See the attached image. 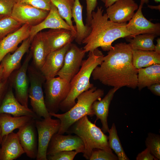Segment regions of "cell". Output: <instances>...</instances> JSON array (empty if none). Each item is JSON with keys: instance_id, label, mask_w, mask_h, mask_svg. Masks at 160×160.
<instances>
[{"instance_id": "6da1fadb", "label": "cell", "mask_w": 160, "mask_h": 160, "mask_svg": "<svg viewBox=\"0 0 160 160\" xmlns=\"http://www.w3.org/2000/svg\"><path fill=\"white\" fill-rule=\"evenodd\" d=\"M138 69L132 63V49L129 44H115L103 57L92 75L95 80L113 87H137Z\"/></svg>"}, {"instance_id": "7a4b0ae2", "label": "cell", "mask_w": 160, "mask_h": 160, "mask_svg": "<svg viewBox=\"0 0 160 160\" xmlns=\"http://www.w3.org/2000/svg\"><path fill=\"white\" fill-rule=\"evenodd\" d=\"M102 7H98L92 14L90 26L91 31L82 41L86 52L100 47L105 51H109L113 47L112 43L123 38L129 39L130 35L127 28V23H119L108 20L106 14H103Z\"/></svg>"}, {"instance_id": "3957f363", "label": "cell", "mask_w": 160, "mask_h": 160, "mask_svg": "<svg viewBox=\"0 0 160 160\" xmlns=\"http://www.w3.org/2000/svg\"><path fill=\"white\" fill-rule=\"evenodd\" d=\"M104 55L97 48L89 52L88 58L83 60L79 70L70 82L71 88L67 97L60 104L59 110L66 112L76 104L77 97L94 86L90 79L94 69L100 64Z\"/></svg>"}, {"instance_id": "277c9868", "label": "cell", "mask_w": 160, "mask_h": 160, "mask_svg": "<svg viewBox=\"0 0 160 160\" xmlns=\"http://www.w3.org/2000/svg\"><path fill=\"white\" fill-rule=\"evenodd\" d=\"M66 133L74 134L80 138L84 145L83 156L87 160H89L94 149H101L112 152L108 146V136L89 120L87 115L74 123Z\"/></svg>"}, {"instance_id": "5b68a950", "label": "cell", "mask_w": 160, "mask_h": 160, "mask_svg": "<svg viewBox=\"0 0 160 160\" xmlns=\"http://www.w3.org/2000/svg\"><path fill=\"white\" fill-rule=\"evenodd\" d=\"M104 93L103 90L93 86L79 95L76 104L67 111L63 114L49 113L51 116L60 121L57 133L64 134L72 124L86 115L93 116L92 105L95 101L101 99Z\"/></svg>"}, {"instance_id": "8992f818", "label": "cell", "mask_w": 160, "mask_h": 160, "mask_svg": "<svg viewBox=\"0 0 160 160\" xmlns=\"http://www.w3.org/2000/svg\"><path fill=\"white\" fill-rule=\"evenodd\" d=\"M28 72L30 82L28 97L32 111L40 119L52 116L46 107L42 89V85L46 80L45 77L33 65H29Z\"/></svg>"}, {"instance_id": "52a82bcc", "label": "cell", "mask_w": 160, "mask_h": 160, "mask_svg": "<svg viewBox=\"0 0 160 160\" xmlns=\"http://www.w3.org/2000/svg\"><path fill=\"white\" fill-rule=\"evenodd\" d=\"M44 101L50 113H57L60 104L67 97L71 88L70 82L59 77L46 80L44 84Z\"/></svg>"}, {"instance_id": "ba28073f", "label": "cell", "mask_w": 160, "mask_h": 160, "mask_svg": "<svg viewBox=\"0 0 160 160\" xmlns=\"http://www.w3.org/2000/svg\"><path fill=\"white\" fill-rule=\"evenodd\" d=\"M38 134V147L36 159L47 160V152L49 144L54 134L57 133L60 124L59 119L52 116L43 119H35Z\"/></svg>"}, {"instance_id": "9c48e42d", "label": "cell", "mask_w": 160, "mask_h": 160, "mask_svg": "<svg viewBox=\"0 0 160 160\" xmlns=\"http://www.w3.org/2000/svg\"><path fill=\"white\" fill-rule=\"evenodd\" d=\"M31 57L30 52L23 64L13 71L8 78L9 84L14 90L15 97L22 105L27 107H28L29 89L27 73Z\"/></svg>"}, {"instance_id": "30bf717a", "label": "cell", "mask_w": 160, "mask_h": 160, "mask_svg": "<svg viewBox=\"0 0 160 160\" xmlns=\"http://www.w3.org/2000/svg\"><path fill=\"white\" fill-rule=\"evenodd\" d=\"M49 11L25 3L16 2L10 16L23 25L27 24L32 26L43 21L48 15Z\"/></svg>"}, {"instance_id": "8fae6325", "label": "cell", "mask_w": 160, "mask_h": 160, "mask_svg": "<svg viewBox=\"0 0 160 160\" xmlns=\"http://www.w3.org/2000/svg\"><path fill=\"white\" fill-rule=\"evenodd\" d=\"M86 52L84 49L71 43L65 53L63 66L57 76L70 82L79 70Z\"/></svg>"}, {"instance_id": "7c38bea8", "label": "cell", "mask_w": 160, "mask_h": 160, "mask_svg": "<svg viewBox=\"0 0 160 160\" xmlns=\"http://www.w3.org/2000/svg\"><path fill=\"white\" fill-rule=\"evenodd\" d=\"M84 149L83 143L78 136L64 135L57 133L53 136L49 144L47 155H52L63 151H75L78 153H83Z\"/></svg>"}, {"instance_id": "4fadbf2b", "label": "cell", "mask_w": 160, "mask_h": 160, "mask_svg": "<svg viewBox=\"0 0 160 160\" xmlns=\"http://www.w3.org/2000/svg\"><path fill=\"white\" fill-rule=\"evenodd\" d=\"M144 3L143 1H140V4L137 12L127 23V30L130 35L129 39L143 34L160 35V23H154L151 22L146 19L143 14L142 9Z\"/></svg>"}, {"instance_id": "5bb4252c", "label": "cell", "mask_w": 160, "mask_h": 160, "mask_svg": "<svg viewBox=\"0 0 160 160\" xmlns=\"http://www.w3.org/2000/svg\"><path fill=\"white\" fill-rule=\"evenodd\" d=\"M35 119H33L19 129L16 133L25 153L31 159L36 158L38 152V142Z\"/></svg>"}, {"instance_id": "9a60e30c", "label": "cell", "mask_w": 160, "mask_h": 160, "mask_svg": "<svg viewBox=\"0 0 160 160\" xmlns=\"http://www.w3.org/2000/svg\"><path fill=\"white\" fill-rule=\"evenodd\" d=\"M138 7L134 0H119L107 8L106 14L112 22L126 23L131 19Z\"/></svg>"}, {"instance_id": "2e32d148", "label": "cell", "mask_w": 160, "mask_h": 160, "mask_svg": "<svg viewBox=\"0 0 160 160\" xmlns=\"http://www.w3.org/2000/svg\"><path fill=\"white\" fill-rule=\"evenodd\" d=\"M49 28H63L72 31L76 35L72 29L59 14L57 9L52 3L50 9L46 17L38 24L31 27L29 38L31 41L34 36L41 30Z\"/></svg>"}, {"instance_id": "e0dca14e", "label": "cell", "mask_w": 160, "mask_h": 160, "mask_svg": "<svg viewBox=\"0 0 160 160\" xmlns=\"http://www.w3.org/2000/svg\"><path fill=\"white\" fill-rule=\"evenodd\" d=\"M31 27L27 24L23 25L0 40V64L7 54L14 52L21 42L29 37Z\"/></svg>"}, {"instance_id": "ac0fdd59", "label": "cell", "mask_w": 160, "mask_h": 160, "mask_svg": "<svg viewBox=\"0 0 160 160\" xmlns=\"http://www.w3.org/2000/svg\"><path fill=\"white\" fill-rule=\"evenodd\" d=\"M31 41L29 37L24 40L12 54H7L0 64L3 68V79H8L11 74L21 66L22 59L30 47Z\"/></svg>"}, {"instance_id": "d6986e66", "label": "cell", "mask_w": 160, "mask_h": 160, "mask_svg": "<svg viewBox=\"0 0 160 160\" xmlns=\"http://www.w3.org/2000/svg\"><path fill=\"white\" fill-rule=\"evenodd\" d=\"M71 43L49 53L40 70L46 80L55 77L57 76V73L63 66L65 53Z\"/></svg>"}, {"instance_id": "ffe728a7", "label": "cell", "mask_w": 160, "mask_h": 160, "mask_svg": "<svg viewBox=\"0 0 160 160\" xmlns=\"http://www.w3.org/2000/svg\"><path fill=\"white\" fill-rule=\"evenodd\" d=\"M3 113L15 116H28L40 119L32 109L23 105L17 100L11 87L8 88L0 105V113Z\"/></svg>"}, {"instance_id": "44dd1931", "label": "cell", "mask_w": 160, "mask_h": 160, "mask_svg": "<svg viewBox=\"0 0 160 160\" xmlns=\"http://www.w3.org/2000/svg\"><path fill=\"white\" fill-rule=\"evenodd\" d=\"M30 47V52L33 59V65L40 71L47 56L51 52L44 32L40 31L34 36L31 41Z\"/></svg>"}, {"instance_id": "7402d4cb", "label": "cell", "mask_w": 160, "mask_h": 160, "mask_svg": "<svg viewBox=\"0 0 160 160\" xmlns=\"http://www.w3.org/2000/svg\"><path fill=\"white\" fill-rule=\"evenodd\" d=\"M0 160H14L25 153L16 133L13 132L3 137Z\"/></svg>"}, {"instance_id": "603a6c76", "label": "cell", "mask_w": 160, "mask_h": 160, "mask_svg": "<svg viewBox=\"0 0 160 160\" xmlns=\"http://www.w3.org/2000/svg\"><path fill=\"white\" fill-rule=\"evenodd\" d=\"M119 89L116 87L111 89L104 98L95 101L92 106L96 120H100L102 124L101 129L104 133L108 132L109 130L108 123L109 106L115 93Z\"/></svg>"}, {"instance_id": "cb8c5ba5", "label": "cell", "mask_w": 160, "mask_h": 160, "mask_svg": "<svg viewBox=\"0 0 160 160\" xmlns=\"http://www.w3.org/2000/svg\"><path fill=\"white\" fill-rule=\"evenodd\" d=\"M44 33L51 52L72 43L76 37V35L72 31L63 28L50 29Z\"/></svg>"}, {"instance_id": "d4e9b609", "label": "cell", "mask_w": 160, "mask_h": 160, "mask_svg": "<svg viewBox=\"0 0 160 160\" xmlns=\"http://www.w3.org/2000/svg\"><path fill=\"white\" fill-rule=\"evenodd\" d=\"M157 83H160V64L138 69L137 87L140 91Z\"/></svg>"}, {"instance_id": "484cf974", "label": "cell", "mask_w": 160, "mask_h": 160, "mask_svg": "<svg viewBox=\"0 0 160 160\" xmlns=\"http://www.w3.org/2000/svg\"><path fill=\"white\" fill-rule=\"evenodd\" d=\"M82 10L83 6L79 0H75L72 16L76 24V35L75 40L77 44L80 45L82 44L83 40L89 35L91 30L90 25H85L84 23Z\"/></svg>"}, {"instance_id": "4316f807", "label": "cell", "mask_w": 160, "mask_h": 160, "mask_svg": "<svg viewBox=\"0 0 160 160\" xmlns=\"http://www.w3.org/2000/svg\"><path fill=\"white\" fill-rule=\"evenodd\" d=\"M33 119L30 116H13L8 113H0V126L2 137L13 132L15 129L23 126Z\"/></svg>"}, {"instance_id": "83f0119b", "label": "cell", "mask_w": 160, "mask_h": 160, "mask_svg": "<svg viewBox=\"0 0 160 160\" xmlns=\"http://www.w3.org/2000/svg\"><path fill=\"white\" fill-rule=\"evenodd\" d=\"M132 54L133 65L137 69L160 64V54L154 51L132 50Z\"/></svg>"}, {"instance_id": "f1b7e54d", "label": "cell", "mask_w": 160, "mask_h": 160, "mask_svg": "<svg viewBox=\"0 0 160 160\" xmlns=\"http://www.w3.org/2000/svg\"><path fill=\"white\" fill-rule=\"evenodd\" d=\"M156 35L152 34H143L136 35L127 40L132 50L143 51H154L155 45L153 43Z\"/></svg>"}, {"instance_id": "f546056e", "label": "cell", "mask_w": 160, "mask_h": 160, "mask_svg": "<svg viewBox=\"0 0 160 160\" xmlns=\"http://www.w3.org/2000/svg\"><path fill=\"white\" fill-rule=\"evenodd\" d=\"M57 8L59 14L76 34L75 27L72 20V10L75 0H50Z\"/></svg>"}, {"instance_id": "4dcf8cb0", "label": "cell", "mask_w": 160, "mask_h": 160, "mask_svg": "<svg viewBox=\"0 0 160 160\" xmlns=\"http://www.w3.org/2000/svg\"><path fill=\"white\" fill-rule=\"evenodd\" d=\"M108 143L110 148L115 152L119 160H129L122 147L115 124L113 123L108 132Z\"/></svg>"}, {"instance_id": "1f68e13d", "label": "cell", "mask_w": 160, "mask_h": 160, "mask_svg": "<svg viewBox=\"0 0 160 160\" xmlns=\"http://www.w3.org/2000/svg\"><path fill=\"white\" fill-rule=\"evenodd\" d=\"M22 25L10 16H4L0 19V40Z\"/></svg>"}, {"instance_id": "d6a6232c", "label": "cell", "mask_w": 160, "mask_h": 160, "mask_svg": "<svg viewBox=\"0 0 160 160\" xmlns=\"http://www.w3.org/2000/svg\"><path fill=\"white\" fill-rule=\"evenodd\" d=\"M146 147L148 148L151 153L157 159H160V136L149 132L145 140Z\"/></svg>"}, {"instance_id": "836d02e7", "label": "cell", "mask_w": 160, "mask_h": 160, "mask_svg": "<svg viewBox=\"0 0 160 160\" xmlns=\"http://www.w3.org/2000/svg\"><path fill=\"white\" fill-rule=\"evenodd\" d=\"M89 160H117V156L104 150L95 148L93 149Z\"/></svg>"}, {"instance_id": "e575fe53", "label": "cell", "mask_w": 160, "mask_h": 160, "mask_svg": "<svg viewBox=\"0 0 160 160\" xmlns=\"http://www.w3.org/2000/svg\"><path fill=\"white\" fill-rule=\"evenodd\" d=\"M77 153L75 151H63L47 155V158L49 160H73Z\"/></svg>"}, {"instance_id": "d590c367", "label": "cell", "mask_w": 160, "mask_h": 160, "mask_svg": "<svg viewBox=\"0 0 160 160\" xmlns=\"http://www.w3.org/2000/svg\"><path fill=\"white\" fill-rule=\"evenodd\" d=\"M16 2H21L30 4L40 9L49 11L50 9V0H16Z\"/></svg>"}, {"instance_id": "8d00e7d4", "label": "cell", "mask_w": 160, "mask_h": 160, "mask_svg": "<svg viewBox=\"0 0 160 160\" xmlns=\"http://www.w3.org/2000/svg\"><path fill=\"white\" fill-rule=\"evenodd\" d=\"M16 0H0V15L10 16Z\"/></svg>"}, {"instance_id": "74e56055", "label": "cell", "mask_w": 160, "mask_h": 160, "mask_svg": "<svg viewBox=\"0 0 160 160\" xmlns=\"http://www.w3.org/2000/svg\"><path fill=\"white\" fill-rule=\"evenodd\" d=\"M86 2L87 17L86 25H90L92 13L97 6V0H86Z\"/></svg>"}, {"instance_id": "f35d334b", "label": "cell", "mask_w": 160, "mask_h": 160, "mask_svg": "<svg viewBox=\"0 0 160 160\" xmlns=\"http://www.w3.org/2000/svg\"><path fill=\"white\" fill-rule=\"evenodd\" d=\"M157 160L151 153L148 148H146L139 153L136 157V160Z\"/></svg>"}, {"instance_id": "ab89813d", "label": "cell", "mask_w": 160, "mask_h": 160, "mask_svg": "<svg viewBox=\"0 0 160 160\" xmlns=\"http://www.w3.org/2000/svg\"><path fill=\"white\" fill-rule=\"evenodd\" d=\"M9 84L8 79H2L0 81V105L8 89Z\"/></svg>"}, {"instance_id": "60d3db41", "label": "cell", "mask_w": 160, "mask_h": 160, "mask_svg": "<svg viewBox=\"0 0 160 160\" xmlns=\"http://www.w3.org/2000/svg\"><path fill=\"white\" fill-rule=\"evenodd\" d=\"M147 87L154 95L159 96H160V83L155 84Z\"/></svg>"}, {"instance_id": "b9f144b4", "label": "cell", "mask_w": 160, "mask_h": 160, "mask_svg": "<svg viewBox=\"0 0 160 160\" xmlns=\"http://www.w3.org/2000/svg\"><path fill=\"white\" fill-rule=\"evenodd\" d=\"M119 0H101L104 3L105 6L107 8L114 4Z\"/></svg>"}, {"instance_id": "7bdbcfd3", "label": "cell", "mask_w": 160, "mask_h": 160, "mask_svg": "<svg viewBox=\"0 0 160 160\" xmlns=\"http://www.w3.org/2000/svg\"><path fill=\"white\" fill-rule=\"evenodd\" d=\"M157 43L155 45L154 51L157 53L160 54V38H158L156 40Z\"/></svg>"}, {"instance_id": "ee69618b", "label": "cell", "mask_w": 160, "mask_h": 160, "mask_svg": "<svg viewBox=\"0 0 160 160\" xmlns=\"http://www.w3.org/2000/svg\"><path fill=\"white\" fill-rule=\"evenodd\" d=\"M3 79V68L1 64H0V81Z\"/></svg>"}, {"instance_id": "f6af8a7d", "label": "cell", "mask_w": 160, "mask_h": 160, "mask_svg": "<svg viewBox=\"0 0 160 160\" xmlns=\"http://www.w3.org/2000/svg\"><path fill=\"white\" fill-rule=\"evenodd\" d=\"M148 7L151 9H158L160 10V5L157 6H151V5H148Z\"/></svg>"}, {"instance_id": "bcb514c9", "label": "cell", "mask_w": 160, "mask_h": 160, "mask_svg": "<svg viewBox=\"0 0 160 160\" xmlns=\"http://www.w3.org/2000/svg\"><path fill=\"white\" fill-rule=\"evenodd\" d=\"M2 138L3 137L2 136V131L1 127L0 126V146L1 145Z\"/></svg>"}, {"instance_id": "7dc6e473", "label": "cell", "mask_w": 160, "mask_h": 160, "mask_svg": "<svg viewBox=\"0 0 160 160\" xmlns=\"http://www.w3.org/2000/svg\"><path fill=\"white\" fill-rule=\"evenodd\" d=\"M156 2L158 3L159 2L160 0H154ZM140 1H143L145 3H147L148 2L149 0H140Z\"/></svg>"}, {"instance_id": "c3c4849f", "label": "cell", "mask_w": 160, "mask_h": 160, "mask_svg": "<svg viewBox=\"0 0 160 160\" xmlns=\"http://www.w3.org/2000/svg\"><path fill=\"white\" fill-rule=\"evenodd\" d=\"M4 16L0 15V19L2 18Z\"/></svg>"}]
</instances>
